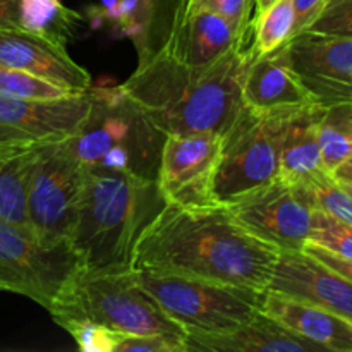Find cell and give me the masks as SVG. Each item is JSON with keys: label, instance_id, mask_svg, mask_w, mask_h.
I'll list each match as a JSON object with an SVG mask.
<instances>
[{"label": "cell", "instance_id": "30", "mask_svg": "<svg viewBox=\"0 0 352 352\" xmlns=\"http://www.w3.org/2000/svg\"><path fill=\"white\" fill-rule=\"evenodd\" d=\"M251 6H253V0H191L188 7H199V9L219 14L237 33L246 34L251 24Z\"/></svg>", "mask_w": 352, "mask_h": 352}, {"label": "cell", "instance_id": "28", "mask_svg": "<svg viewBox=\"0 0 352 352\" xmlns=\"http://www.w3.org/2000/svg\"><path fill=\"white\" fill-rule=\"evenodd\" d=\"M57 325L74 339L76 346L82 352H116L120 340L127 337L89 320H64Z\"/></svg>", "mask_w": 352, "mask_h": 352}, {"label": "cell", "instance_id": "11", "mask_svg": "<svg viewBox=\"0 0 352 352\" xmlns=\"http://www.w3.org/2000/svg\"><path fill=\"white\" fill-rule=\"evenodd\" d=\"M222 134H167L162 148L157 184L165 205L184 208L219 205L213 196V179Z\"/></svg>", "mask_w": 352, "mask_h": 352}, {"label": "cell", "instance_id": "21", "mask_svg": "<svg viewBox=\"0 0 352 352\" xmlns=\"http://www.w3.org/2000/svg\"><path fill=\"white\" fill-rule=\"evenodd\" d=\"M323 107L313 105L299 110L285 127L280 146V174L278 177L301 188H311L327 175L318 143V120Z\"/></svg>", "mask_w": 352, "mask_h": 352}, {"label": "cell", "instance_id": "17", "mask_svg": "<svg viewBox=\"0 0 352 352\" xmlns=\"http://www.w3.org/2000/svg\"><path fill=\"white\" fill-rule=\"evenodd\" d=\"M175 7V0H109L103 6V17L112 24L117 36L131 40L141 65L167 43Z\"/></svg>", "mask_w": 352, "mask_h": 352}, {"label": "cell", "instance_id": "12", "mask_svg": "<svg viewBox=\"0 0 352 352\" xmlns=\"http://www.w3.org/2000/svg\"><path fill=\"white\" fill-rule=\"evenodd\" d=\"M91 109L89 89L58 98L0 95V144H43L78 134Z\"/></svg>", "mask_w": 352, "mask_h": 352}, {"label": "cell", "instance_id": "2", "mask_svg": "<svg viewBox=\"0 0 352 352\" xmlns=\"http://www.w3.org/2000/svg\"><path fill=\"white\" fill-rule=\"evenodd\" d=\"M253 57L250 28L212 64H184L162 48L120 86L165 136L223 134L243 109V79Z\"/></svg>", "mask_w": 352, "mask_h": 352}, {"label": "cell", "instance_id": "18", "mask_svg": "<svg viewBox=\"0 0 352 352\" xmlns=\"http://www.w3.org/2000/svg\"><path fill=\"white\" fill-rule=\"evenodd\" d=\"M246 34L237 33L219 14L199 7H188L174 21L164 48L184 64L206 65L232 50Z\"/></svg>", "mask_w": 352, "mask_h": 352}, {"label": "cell", "instance_id": "20", "mask_svg": "<svg viewBox=\"0 0 352 352\" xmlns=\"http://www.w3.org/2000/svg\"><path fill=\"white\" fill-rule=\"evenodd\" d=\"M327 352L318 344L298 336L272 316L258 313L237 330L220 336L189 333L188 352Z\"/></svg>", "mask_w": 352, "mask_h": 352}, {"label": "cell", "instance_id": "22", "mask_svg": "<svg viewBox=\"0 0 352 352\" xmlns=\"http://www.w3.org/2000/svg\"><path fill=\"white\" fill-rule=\"evenodd\" d=\"M38 144H0V219L34 237L28 217V181Z\"/></svg>", "mask_w": 352, "mask_h": 352}, {"label": "cell", "instance_id": "19", "mask_svg": "<svg viewBox=\"0 0 352 352\" xmlns=\"http://www.w3.org/2000/svg\"><path fill=\"white\" fill-rule=\"evenodd\" d=\"M261 311L327 352H352V323L332 311L267 289Z\"/></svg>", "mask_w": 352, "mask_h": 352}, {"label": "cell", "instance_id": "9", "mask_svg": "<svg viewBox=\"0 0 352 352\" xmlns=\"http://www.w3.org/2000/svg\"><path fill=\"white\" fill-rule=\"evenodd\" d=\"M79 268L71 243L43 244L0 219V291H12L48 309Z\"/></svg>", "mask_w": 352, "mask_h": 352}, {"label": "cell", "instance_id": "8", "mask_svg": "<svg viewBox=\"0 0 352 352\" xmlns=\"http://www.w3.org/2000/svg\"><path fill=\"white\" fill-rule=\"evenodd\" d=\"M85 184V167L71 141L38 144L28 181V217L43 244L69 243Z\"/></svg>", "mask_w": 352, "mask_h": 352}, {"label": "cell", "instance_id": "37", "mask_svg": "<svg viewBox=\"0 0 352 352\" xmlns=\"http://www.w3.org/2000/svg\"><path fill=\"white\" fill-rule=\"evenodd\" d=\"M189 2H191V0H175V6H177V7H175V17H179V16H182V14H184V10L188 9Z\"/></svg>", "mask_w": 352, "mask_h": 352}, {"label": "cell", "instance_id": "36", "mask_svg": "<svg viewBox=\"0 0 352 352\" xmlns=\"http://www.w3.org/2000/svg\"><path fill=\"white\" fill-rule=\"evenodd\" d=\"M333 177L339 179V181H352V167H349V165H342L340 168H337Z\"/></svg>", "mask_w": 352, "mask_h": 352}, {"label": "cell", "instance_id": "41", "mask_svg": "<svg viewBox=\"0 0 352 352\" xmlns=\"http://www.w3.org/2000/svg\"><path fill=\"white\" fill-rule=\"evenodd\" d=\"M336 2H339V0H329V6H330V3H336ZM329 6H327V7H329Z\"/></svg>", "mask_w": 352, "mask_h": 352}, {"label": "cell", "instance_id": "38", "mask_svg": "<svg viewBox=\"0 0 352 352\" xmlns=\"http://www.w3.org/2000/svg\"><path fill=\"white\" fill-rule=\"evenodd\" d=\"M274 2H277V0H253L254 7H256V12H261V10H265L267 7H270Z\"/></svg>", "mask_w": 352, "mask_h": 352}, {"label": "cell", "instance_id": "39", "mask_svg": "<svg viewBox=\"0 0 352 352\" xmlns=\"http://www.w3.org/2000/svg\"><path fill=\"white\" fill-rule=\"evenodd\" d=\"M336 181H337V182H339V184H340V186H342V188H344V189H346V191H347V192H349V195L352 196V181H339V179H336Z\"/></svg>", "mask_w": 352, "mask_h": 352}, {"label": "cell", "instance_id": "10", "mask_svg": "<svg viewBox=\"0 0 352 352\" xmlns=\"http://www.w3.org/2000/svg\"><path fill=\"white\" fill-rule=\"evenodd\" d=\"M223 206L248 232L280 251H302L316 208L308 188L280 177Z\"/></svg>", "mask_w": 352, "mask_h": 352}, {"label": "cell", "instance_id": "35", "mask_svg": "<svg viewBox=\"0 0 352 352\" xmlns=\"http://www.w3.org/2000/svg\"><path fill=\"white\" fill-rule=\"evenodd\" d=\"M21 0H0V30L21 28Z\"/></svg>", "mask_w": 352, "mask_h": 352}, {"label": "cell", "instance_id": "14", "mask_svg": "<svg viewBox=\"0 0 352 352\" xmlns=\"http://www.w3.org/2000/svg\"><path fill=\"white\" fill-rule=\"evenodd\" d=\"M0 65L30 72L62 86L71 93H85L91 86V76L57 40L23 30H0Z\"/></svg>", "mask_w": 352, "mask_h": 352}, {"label": "cell", "instance_id": "24", "mask_svg": "<svg viewBox=\"0 0 352 352\" xmlns=\"http://www.w3.org/2000/svg\"><path fill=\"white\" fill-rule=\"evenodd\" d=\"M21 28L67 43L78 26L79 14L72 12L60 0H21Z\"/></svg>", "mask_w": 352, "mask_h": 352}, {"label": "cell", "instance_id": "33", "mask_svg": "<svg viewBox=\"0 0 352 352\" xmlns=\"http://www.w3.org/2000/svg\"><path fill=\"white\" fill-rule=\"evenodd\" d=\"M329 6V0H292L294 9V34L308 30Z\"/></svg>", "mask_w": 352, "mask_h": 352}, {"label": "cell", "instance_id": "29", "mask_svg": "<svg viewBox=\"0 0 352 352\" xmlns=\"http://www.w3.org/2000/svg\"><path fill=\"white\" fill-rule=\"evenodd\" d=\"M309 191L316 208L347 226H352V196L336 181L333 175H327L322 181L315 182Z\"/></svg>", "mask_w": 352, "mask_h": 352}, {"label": "cell", "instance_id": "32", "mask_svg": "<svg viewBox=\"0 0 352 352\" xmlns=\"http://www.w3.org/2000/svg\"><path fill=\"white\" fill-rule=\"evenodd\" d=\"M116 352H188V337L168 333L127 336Z\"/></svg>", "mask_w": 352, "mask_h": 352}, {"label": "cell", "instance_id": "27", "mask_svg": "<svg viewBox=\"0 0 352 352\" xmlns=\"http://www.w3.org/2000/svg\"><path fill=\"white\" fill-rule=\"evenodd\" d=\"M308 243L352 261V226L333 219L332 215L318 208H315L313 230Z\"/></svg>", "mask_w": 352, "mask_h": 352}, {"label": "cell", "instance_id": "15", "mask_svg": "<svg viewBox=\"0 0 352 352\" xmlns=\"http://www.w3.org/2000/svg\"><path fill=\"white\" fill-rule=\"evenodd\" d=\"M268 289L311 302L352 323V282L305 251H280Z\"/></svg>", "mask_w": 352, "mask_h": 352}, {"label": "cell", "instance_id": "3", "mask_svg": "<svg viewBox=\"0 0 352 352\" xmlns=\"http://www.w3.org/2000/svg\"><path fill=\"white\" fill-rule=\"evenodd\" d=\"M165 206L157 179L85 168L74 230L69 239L88 270H133L134 250Z\"/></svg>", "mask_w": 352, "mask_h": 352}, {"label": "cell", "instance_id": "4", "mask_svg": "<svg viewBox=\"0 0 352 352\" xmlns=\"http://www.w3.org/2000/svg\"><path fill=\"white\" fill-rule=\"evenodd\" d=\"M88 119L69 138L89 172L157 179L165 134L127 96L122 86H89Z\"/></svg>", "mask_w": 352, "mask_h": 352}, {"label": "cell", "instance_id": "31", "mask_svg": "<svg viewBox=\"0 0 352 352\" xmlns=\"http://www.w3.org/2000/svg\"><path fill=\"white\" fill-rule=\"evenodd\" d=\"M306 31L330 36L352 38V0H339L330 3L322 16Z\"/></svg>", "mask_w": 352, "mask_h": 352}, {"label": "cell", "instance_id": "25", "mask_svg": "<svg viewBox=\"0 0 352 352\" xmlns=\"http://www.w3.org/2000/svg\"><path fill=\"white\" fill-rule=\"evenodd\" d=\"M253 36L251 48L254 55H267L284 47L294 34L292 0H277L261 12H256L250 24Z\"/></svg>", "mask_w": 352, "mask_h": 352}, {"label": "cell", "instance_id": "7", "mask_svg": "<svg viewBox=\"0 0 352 352\" xmlns=\"http://www.w3.org/2000/svg\"><path fill=\"white\" fill-rule=\"evenodd\" d=\"M298 112L261 113L243 105L220 141L213 179V196L219 205H227L278 177L285 127Z\"/></svg>", "mask_w": 352, "mask_h": 352}, {"label": "cell", "instance_id": "34", "mask_svg": "<svg viewBox=\"0 0 352 352\" xmlns=\"http://www.w3.org/2000/svg\"><path fill=\"white\" fill-rule=\"evenodd\" d=\"M302 251H305L306 254H309V256L315 258V260H318L320 263H323L325 267L332 268L333 272L340 274L342 277L349 278V280L352 282V261L351 260L337 256V254L330 253V251L323 250V248L316 246V244H313V243H306L305 248H302Z\"/></svg>", "mask_w": 352, "mask_h": 352}, {"label": "cell", "instance_id": "1", "mask_svg": "<svg viewBox=\"0 0 352 352\" xmlns=\"http://www.w3.org/2000/svg\"><path fill=\"white\" fill-rule=\"evenodd\" d=\"M278 254L223 205H165L138 239L133 270L267 291Z\"/></svg>", "mask_w": 352, "mask_h": 352}, {"label": "cell", "instance_id": "6", "mask_svg": "<svg viewBox=\"0 0 352 352\" xmlns=\"http://www.w3.org/2000/svg\"><path fill=\"white\" fill-rule=\"evenodd\" d=\"M136 280L162 311L189 333L220 336L246 325L261 311L265 291L201 278L136 272Z\"/></svg>", "mask_w": 352, "mask_h": 352}, {"label": "cell", "instance_id": "16", "mask_svg": "<svg viewBox=\"0 0 352 352\" xmlns=\"http://www.w3.org/2000/svg\"><path fill=\"white\" fill-rule=\"evenodd\" d=\"M243 105L254 112H298L318 105L289 65L285 47L254 55L243 79Z\"/></svg>", "mask_w": 352, "mask_h": 352}, {"label": "cell", "instance_id": "5", "mask_svg": "<svg viewBox=\"0 0 352 352\" xmlns=\"http://www.w3.org/2000/svg\"><path fill=\"white\" fill-rule=\"evenodd\" d=\"M55 323L89 320L124 336L188 332L168 318L150 294L138 284L134 270H88L79 267L52 302Z\"/></svg>", "mask_w": 352, "mask_h": 352}, {"label": "cell", "instance_id": "42", "mask_svg": "<svg viewBox=\"0 0 352 352\" xmlns=\"http://www.w3.org/2000/svg\"><path fill=\"white\" fill-rule=\"evenodd\" d=\"M351 158H352V157H351ZM351 158H349V160H351Z\"/></svg>", "mask_w": 352, "mask_h": 352}, {"label": "cell", "instance_id": "23", "mask_svg": "<svg viewBox=\"0 0 352 352\" xmlns=\"http://www.w3.org/2000/svg\"><path fill=\"white\" fill-rule=\"evenodd\" d=\"M322 162L329 174H336L352 157V102L323 109L318 120Z\"/></svg>", "mask_w": 352, "mask_h": 352}, {"label": "cell", "instance_id": "13", "mask_svg": "<svg viewBox=\"0 0 352 352\" xmlns=\"http://www.w3.org/2000/svg\"><path fill=\"white\" fill-rule=\"evenodd\" d=\"M284 47L289 65L320 107L352 102V38L302 31Z\"/></svg>", "mask_w": 352, "mask_h": 352}, {"label": "cell", "instance_id": "26", "mask_svg": "<svg viewBox=\"0 0 352 352\" xmlns=\"http://www.w3.org/2000/svg\"><path fill=\"white\" fill-rule=\"evenodd\" d=\"M0 95L12 98H58L72 93L30 72L0 65Z\"/></svg>", "mask_w": 352, "mask_h": 352}, {"label": "cell", "instance_id": "40", "mask_svg": "<svg viewBox=\"0 0 352 352\" xmlns=\"http://www.w3.org/2000/svg\"><path fill=\"white\" fill-rule=\"evenodd\" d=\"M344 165H349V167H352V158H351L349 162H346V164H344Z\"/></svg>", "mask_w": 352, "mask_h": 352}]
</instances>
